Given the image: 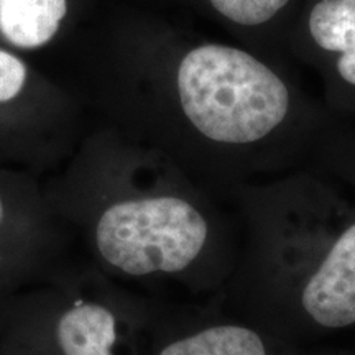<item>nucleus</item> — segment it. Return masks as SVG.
<instances>
[{
    "instance_id": "f257e3e1",
    "label": "nucleus",
    "mask_w": 355,
    "mask_h": 355,
    "mask_svg": "<svg viewBox=\"0 0 355 355\" xmlns=\"http://www.w3.org/2000/svg\"><path fill=\"white\" fill-rule=\"evenodd\" d=\"M178 92L189 122L219 144L261 140L290 107L285 83L268 66L224 44H204L183 58Z\"/></svg>"
},
{
    "instance_id": "f03ea898",
    "label": "nucleus",
    "mask_w": 355,
    "mask_h": 355,
    "mask_svg": "<svg viewBox=\"0 0 355 355\" xmlns=\"http://www.w3.org/2000/svg\"><path fill=\"white\" fill-rule=\"evenodd\" d=\"M101 255L128 275L175 273L201 254L207 224L196 207L163 196L114 204L96 230Z\"/></svg>"
},
{
    "instance_id": "7ed1b4c3",
    "label": "nucleus",
    "mask_w": 355,
    "mask_h": 355,
    "mask_svg": "<svg viewBox=\"0 0 355 355\" xmlns=\"http://www.w3.org/2000/svg\"><path fill=\"white\" fill-rule=\"evenodd\" d=\"M303 308L318 324L343 329L355 324V222L337 237L303 290Z\"/></svg>"
},
{
    "instance_id": "20e7f679",
    "label": "nucleus",
    "mask_w": 355,
    "mask_h": 355,
    "mask_svg": "<svg viewBox=\"0 0 355 355\" xmlns=\"http://www.w3.org/2000/svg\"><path fill=\"white\" fill-rule=\"evenodd\" d=\"M66 12V0H0V35L17 48H40L58 33Z\"/></svg>"
},
{
    "instance_id": "39448f33",
    "label": "nucleus",
    "mask_w": 355,
    "mask_h": 355,
    "mask_svg": "<svg viewBox=\"0 0 355 355\" xmlns=\"http://www.w3.org/2000/svg\"><path fill=\"white\" fill-rule=\"evenodd\" d=\"M58 343L64 355H112L114 314L99 304L78 303L58 322Z\"/></svg>"
},
{
    "instance_id": "423d86ee",
    "label": "nucleus",
    "mask_w": 355,
    "mask_h": 355,
    "mask_svg": "<svg viewBox=\"0 0 355 355\" xmlns=\"http://www.w3.org/2000/svg\"><path fill=\"white\" fill-rule=\"evenodd\" d=\"M159 355H266L257 332L241 326H216L178 340Z\"/></svg>"
},
{
    "instance_id": "0eeeda50",
    "label": "nucleus",
    "mask_w": 355,
    "mask_h": 355,
    "mask_svg": "<svg viewBox=\"0 0 355 355\" xmlns=\"http://www.w3.org/2000/svg\"><path fill=\"white\" fill-rule=\"evenodd\" d=\"M309 32L332 53H355V0H321L309 15Z\"/></svg>"
},
{
    "instance_id": "6e6552de",
    "label": "nucleus",
    "mask_w": 355,
    "mask_h": 355,
    "mask_svg": "<svg viewBox=\"0 0 355 355\" xmlns=\"http://www.w3.org/2000/svg\"><path fill=\"white\" fill-rule=\"evenodd\" d=\"M290 0H211L219 13L245 26L265 24Z\"/></svg>"
},
{
    "instance_id": "1a4fd4ad",
    "label": "nucleus",
    "mask_w": 355,
    "mask_h": 355,
    "mask_svg": "<svg viewBox=\"0 0 355 355\" xmlns=\"http://www.w3.org/2000/svg\"><path fill=\"white\" fill-rule=\"evenodd\" d=\"M26 81L24 61L12 53L0 50V102L15 99Z\"/></svg>"
},
{
    "instance_id": "9d476101",
    "label": "nucleus",
    "mask_w": 355,
    "mask_h": 355,
    "mask_svg": "<svg viewBox=\"0 0 355 355\" xmlns=\"http://www.w3.org/2000/svg\"><path fill=\"white\" fill-rule=\"evenodd\" d=\"M337 71L345 83L355 86V53H344L337 61Z\"/></svg>"
},
{
    "instance_id": "9b49d317",
    "label": "nucleus",
    "mask_w": 355,
    "mask_h": 355,
    "mask_svg": "<svg viewBox=\"0 0 355 355\" xmlns=\"http://www.w3.org/2000/svg\"><path fill=\"white\" fill-rule=\"evenodd\" d=\"M3 217V206H2V201H0V220H2Z\"/></svg>"
}]
</instances>
